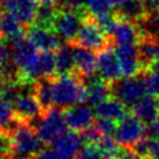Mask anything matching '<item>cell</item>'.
I'll use <instances>...</instances> for the list:
<instances>
[{"instance_id":"8fae6325","label":"cell","mask_w":159,"mask_h":159,"mask_svg":"<svg viewBox=\"0 0 159 159\" xmlns=\"http://www.w3.org/2000/svg\"><path fill=\"white\" fill-rule=\"evenodd\" d=\"M116 53L125 77L138 76L144 71L137 45H116Z\"/></svg>"},{"instance_id":"f35d334b","label":"cell","mask_w":159,"mask_h":159,"mask_svg":"<svg viewBox=\"0 0 159 159\" xmlns=\"http://www.w3.org/2000/svg\"><path fill=\"white\" fill-rule=\"evenodd\" d=\"M117 159H140V157L137 155L130 148H123L122 153L119 154Z\"/></svg>"},{"instance_id":"d6a6232c","label":"cell","mask_w":159,"mask_h":159,"mask_svg":"<svg viewBox=\"0 0 159 159\" xmlns=\"http://www.w3.org/2000/svg\"><path fill=\"white\" fill-rule=\"evenodd\" d=\"M75 159H103V155L97 143H86Z\"/></svg>"},{"instance_id":"7c38bea8","label":"cell","mask_w":159,"mask_h":159,"mask_svg":"<svg viewBox=\"0 0 159 159\" xmlns=\"http://www.w3.org/2000/svg\"><path fill=\"white\" fill-rule=\"evenodd\" d=\"M143 32L144 29L142 25L117 17L111 37L116 45H137L142 39Z\"/></svg>"},{"instance_id":"484cf974","label":"cell","mask_w":159,"mask_h":159,"mask_svg":"<svg viewBox=\"0 0 159 159\" xmlns=\"http://www.w3.org/2000/svg\"><path fill=\"white\" fill-rule=\"evenodd\" d=\"M57 11H58V9L56 7L55 2L53 4L41 2L39 9H37V12H36L34 25L53 30V21H55V17L57 15Z\"/></svg>"},{"instance_id":"f1b7e54d","label":"cell","mask_w":159,"mask_h":159,"mask_svg":"<svg viewBox=\"0 0 159 159\" xmlns=\"http://www.w3.org/2000/svg\"><path fill=\"white\" fill-rule=\"evenodd\" d=\"M84 5L88 12L93 16L108 14L114 6L111 0H84Z\"/></svg>"},{"instance_id":"8d00e7d4","label":"cell","mask_w":159,"mask_h":159,"mask_svg":"<svg viewBox=\"0 0 159 159\" xmlns=\"http://www.w3.org/2000/svg\"><path fill=\"white\" fill-rule=\"evenodd\" d=\"M149 17L159 16V0H142Z\"/></svg>"},{"instance_id":"5b68a950","label":"cell","mask_w":159,"mask_h":159,"mask_svg":"<svg viewBox=\"0 0 159 159\" xmlns=\"http://www.w3.org/2000/svg\"><path fill=\"white\" fill-rule=\"evenodd\" d=\"M14 140L15 153L35 157L40 150H42L43 142L39 137L35 127L29 122H20L15 130L11 133Z\"/></svg>"},{"instance_id":"7402d4cb","label":"cell","mask_w":159,"mask_h":159,"mask_svg":"<svg viewBox=\"0 0 159 159\" xmlns=\"http://www.w3.org/2000/svg\"><path fill=\"white\" fill-rule=\"evenodd\" d=\"M53 77H43L35 82L34 94L36 96L37 101L42 106L43 111H47L55 107L53 103Z\"/></svg>"},{"instance_id":"ab89813d","label":"cell","mask_w":159,"mask_h":159,"mask_svg":"<svg viewBox=\"0 0 159 159\" xmlns=\"http://www.w3.org/2000/svg\"><path fill=\"white\" fill-rule=\"evenodd\" d=\"M149 159H159V139H154Z\"/></svg>"},{"instance_id":"30bf717a","label":"cell","mask_w":159,"mask_h":159,"mask_svg":"<svg viewBox=\"0 0 159 159\" xmlns=\"http://www.w3.org/2000/svg\"><path fill=\"white\" fill-rule=\"evenodd\" d=\"M113 47V45L107 46L106 48L97 52V73L103 81L108 83L120 78L123 75L119 60Z\"/></svg>"},{"instance_id":"5bb4252c","label":"cell","mask_w":159,"mask_h":159,"mask_svg":"<svg viewBox=\"0 0 159 159\" xmlns=\"http://www.w3.org/2000/svg\"><path fill=\"white\" fill-rule=\"evenodd\" d=\"M26 36L34 42V45L41 51H57L61 47L60 36L50 29H45L37 25L26 27Z\"/></svg>"},{"instance_id":"f6af8a7d","label":"cell","mask_w":159,"mask_h":159,"mask_svg":"<svg viewBox=\"0 0 159 159\" xmlns=\"http://www.w3.org/2000/svg\"><path fill=\"white\" fill-rule=\"evenodd\" d=\"M40 2H46V4H53L56 0H39Z\"/></svg>"},{"instance_id":"9c48e42d","label":"cell","mask_w":159,"mask_h":159,"mask_svg":"<svg viewBox=\"0 0 159 159\" xmlns=\"http://www.w3.org/2000/svg\"><path fill=\"white\" fill-rule=\"evenodd\" d=\"M82 20L83 15L78 12L58 10L53 21V31L68 43L73 41V39L77 36L82 25Z\"/></svg>"},{"instance_id":"4dcf8cb0","label":"cell","mask_w":159,"mask_h":159,"mask_svg":"<svg viewBox=\"0 0 159 159\" xmlns=\"http://www.w3.org/2000/svg\"><path fill=\"white\" fill-rule=\"evenodd\" d=\"M55 5L58 10L75 11L83 16L88 14V10L86 9V5H84V0H56Z\"/></svg>"},{"instance_id":"74e56055","label":"cell","mask_w":159,"mask_h":159,"mask_svg":"<svg viewBox=\"0 0 159 159\" xmlns=\"http://www.w3.org/2000/svg\"><path fill=\"white\" fill-rule=\"evenodd\" d=\"M147 135H149L153 139H159V116L150 124H148Z\"/></svg>"},{"instance_id":"cb8c5ba5","label":"cell","mask_w":159,"mask_h":159,"mask_svg":"<svg viewBox=\"0 0 159 159\" xmlns=\"http://www.w3.org/2000/svg\"><path fill=\"white\" fill-rule=\"evenodd\" d=\"M26 29L14 15L9 12H4L1 15V22H0V37L4 40H14L16 37L22 36L26 31Z\"/></svg>"},{"instance_id":"44dd1931","label":"cell","mask_w":159,"mask_h":159,"mask_svg":"<svg viewBox=\"0 0 159 159\" xmlns=\"http://www.w3.org/2000/svg\"><path fill=\"white\" fill-rule=\"evenodd\" d=\"M125 108L127 107L120 101H118L117 98L111 96L106 101L94 106V114H96V117L109 118L116 122H120L127 114Z\"/></svg>"},{"instance_id":"ee69618b","label":"cell","mask_w":159,"mask_h":159,"mask_svg":"<svg viewBox=\"0 0 159 159\" xmlns=\"http://www.w3.org/2000/svg\"><path fill=\"white\" fill-rule=\"evenodd\" d=\"M150 67H154V68L159 70V60H157V61H155V62H154V63H153V65H152Z\"/></svg>"},{"instance_id":"603a6c76","label":"cell","mask_w":159,"mask_h":159,"mask_svg":"<svg viewBox=\"0 0 159 159\" xmlns=\"http://www.w3.org/2000/svg\"><path fill=\"white\" fill-rule=\"evenodd\" d=\"M76 65H75V56H73V47L67 45H61V47L56 51V73L60 75H68L75 73Z\"/></svg>"},{"instance_id":"d6986e66","label":"cell","mask_w":159,"mask_h":159,"mask_svg":"<svg viewBox=\"0 0 159 159\" xmlns=\"http://www.w3.org/2000/svg\"><path fill=\"white\" fill-rule=\"evenodd\" d=\"M71 46L73 47V56L76 65L75 73H77L80 77L94 75L97 70V56H94L92 50L81 46H73V45Z\"/></svg>"},{"instance_id":"7a4b0ae2","label":"cell","mask_w":159,"mask_h":159,"mask_svg":"<svg viewBox=\"0 0 159 159\" xmlns=\"http://www.w3.org/2000/svg\"><path fill=\"white\" fill-rule=\"evenodd\" d=\"M68 43L73 46L86 47L96 52L106 48L107 46H116L113 39L99 27V25L96 22L94 17L89 12L83 16L82 25L80 27L77 36L73 39V41Z\"/></svg>"},{"instance_id":"e0dca14e","label":"cell","mask_w":159,"mask_h":159,"mask_svg":"<svg viewBox=\"0 0 159 159\" xmlns=\"http://www.w3.org/2000/svg\"><path fill=\"white\" fill-rule=\"evenodd\" d=\"M114 15L122 20H127L138 25H142L149 19L142 0H124L119 6H117Z\"/></svg>"},{"instance_id":"52a82bcc","label":"cell","mask_w":159,"mask_h":159,"mask_svg":"<svg viewBox=\"0 0 159 159\" xmlns=\"http://www.w3.org/2000/svg\"><path fill=\"white\" fill-rule=\"evenodd\" d=\"M39 6V0H0V9L14 15L25 27L34 25Z\"/></svg>"},{"instance_id":"bcb514c9","label":"cell","mask_w":159,"mask_h":159,"mask_svg":"<svg viewBox=\"0 0 159 159\" xmlns=\"http://www.w3.org/2000/svg\"><path fill=\"white\" fill-rule=\"evenodd\" d=\"M0 22H1V14H0Z\"/></svg>"},{"instance_id":"e575fe53","label":"cell","mask_w":159,"mask_h":159,"mask_svg":"<svg viewBox=\"0 0 159 159\" xmlns=\"http://www.w3.org/2000/svg\"><path fill=\"white\" fill-rule=\"evenodd\" d=\"M81 135H82V139L84 143H97L102 137L101 132L94 127V124L83 129L81 132Z\"/></svg>"},{"instance_id":"d4e9b609","label":"cell","mask_w":159,"mask_h":159,"mask_svg":"<svg viewBox=\"0 0 159 159\" xmlns=\"http://www.w3.org/2000/svg\"><path fill=\"white\" fill-rule=\"evenodd\" d=\"M20 120L16 117L14 104L4 98L0 99V129L9 132L10 134L19 125Z\"/></svg>"},{"instance_id":"8992f818","label":"cell","mask_w":159,"mask_h":159,"mask_svg":"<svg viewBox=\"0 0 159 159\" xmlns=\"http://www.w3.org/2000/svg\"><path fill=\"white\" fill-rule=\"evenodd\" d=\"M145 134H147L145 124L133 113L130 114L127 113L125 117L120 122H118L114 138L123 148H130Z\"/></svg>"},{"instance_id":"f546056e","label":"cell","mask_w":159,"mask_h":159,"mask_svg":"<svg viewBox=\"0 0 159 159\" xmlns=\"http://www.w3.org/2000/svg\"><path fill=\"white\" fill-rule=\"evenodd\" d=\"M153 143H154V139L145 134L142 139H139L137 143H134L130 147V149L137 155H139L140 159H149L150 153H152V148H153Z\"/></svg>"},{"instance_id":"ac0fdd59","label":"cell","mask_w":159,"mask_h":159,"mask_svg":"<svg viewBox=\"0 0 159 159\" xmlns=\"http://www.w3.org/2000/svg\"><path fill=\"white\" fill-rule=\"evenodd\" d=\"M83 139L82 135L80 133H77L76 130H70V132H65L62 135H60L53 143V148L62 154L63 157L68 158V159H75L76 155L78 154V152L82 149V144H83Z\"/></svg>"},{"instance_id":"2e32d148","label":"cell","mask_w":159,"mask_h":159,"mask_svg":"<svg viewBox=\"0 0 159 159\" xmlns=\"http://www.w3.org/2000/svg\"><path fill=\"white\" fill-rule=\"evenodd\" d=\"M137 47L144 70L149 68L157 60H159V39L153 32L144 30Z\"/></svg>"},{"instance_id":"d590c367","label":"cell","mask_w":159,"mask_h":159,"mask_svg":"<svg viewBox=\"0 0 159 159\" xmlns=\"http://www.w3.org/2000/svg\"><path fill=\"white\" fill-rule=\"evenodd\" d=\"M34 159H68V158H66L62 154H60L55 148H52V149L46 148V149L40 150L34 157Z\"/></svg>"},{"instance_id":"60d3db41","label":"cell","mask_w":159,"mask_h":159,"mask_svg":"<svg viewBox=\"0 0 159 159\" xmlns=\"http://www.w3.org/2000/svg\"><path fill=\"white\" fill-rule=\"evenodd\" d=\"M6 159H34V157H26V155L19 154V153H14L9 158H6Z\"/></svg>"},{"instance_id":"4fadbf2b","label":"cell","mask_w":159,"mask_h":159,"mask_svg":"<svg viewBox=\"0 0 159 159\" xmlns=\"http://www.w3.org/2000/svg\"><path fill=\"white\" fill-rule=\"evenodd\" d=\"M63 113L67 127L76 132H82L83 129L93 125L94 123V111L81 103L63 109Z\"/></svg>"},{"instance_id":"ffe728a7","label":"cell","mask_w":159,"mask_h":159,"mask_svg":"<svg viewBox=\"0 0 159 159\" xmlns=\"http://www.w3.org/2000/svg\"><path fill=\"white\" fill-rule=\"evenodd\" d=\"M132 113L144 124H150L159 116V97L144 96L132 108Z\"/></svg>"},{"instance_id":"b9f144b4","label":"cell","mask_w":159,"mask_h":159,"mask_svg":"<svg viewBox=\"0 0 159 159\" xmlns=\"http://www.w3.org/2000/svg\"><path fill=\"white\" fill-rule=\"evenodd\" d=\"M5 86H6V78H5L2 75H0V97H2Z\"/></svg>"},{"instance_id":"ba28073f","label":"cell","mask_w":159,"mask_h":159,"mask_svg":"<svg viewBox=\"0 0 159 159\" xmlns=\"http://www.w3.org/2000/svg\"><path fill=\"white\" fill-rule=\"evenodd\" d=\"M16 117L20 122L31 123L35 119H39L43 113V108L37 101L34 91H22L12 102Z\"/></svg>"},{"instance_id":"836d02e7","label":"cell","mask_w":159,"mask_h":159,"mask_svg":"<svg viewBox=\"0 0 159 159\" xmlns=\"http://www.w3.org/2000/svg\"><path fill=\"white\" fill-rule=\"evenodd\" d=\"M94 127L101 132L102 135H112L117 130V122L109 118H102V117H96L94 119Z\"/></svg>"},{"instance_id":"1f68e13d","label":"cell","mask_w":159,"mask_h":159,"mask_svg":"<svg viewBox=\"0 0 159 159\" xmlns=\"http://www.w3.org/2000/svg\"><path fill=\"white\" fill-rule=\"evenodd\" d=\"M15 153L14 140L9 132L0 129V159H6Z\"/></svg>"},{"instance_id":"6da1fadb","label":"cell","mask_w":159,"mask_h":159,"mask_svg":"<svg viewBox=\"0 0 159 159\" xmlns=\"http://www.w3.org/2000/svg\"><path fill=\"white\" fill-rule=\"evenodd\" d=\"M87 101V91L82 78L77 73L53 77V103L61 109Z\"/></svg>"},{"instance_id":"7bdbcfd3","label":"cell","mask_w":159,"mask_h":159,"mask_svg":"<svg viewBox=\"0 0 159 159\" xmlns=\"http://www.w3.org/2000/svg\"><path fill=\"white\" fill-rule=\"evenodd\" d=\"M111 1H112V4H113L116 7H117V6H119V5H120V4H122L124 0H111Z\"/></svg>"},{"instance_id":"83f0119b","label":"cell","mask_w":159,"mask_h":159,"mask_svg":"<svg viewBox=\"0 0 159 159\" xmlns=\"http://www.w3.org/2000/svg\"><path fill=\"white\" fill-rule=\"evenodd\" d=\"M142 76L145 82L147 92L152 96L159 97V70L149 67L142 72Z\"/></svg>"},{"instance_id":"9a60e30c","label":"cell","mask_w":159,"mask_h":159,"mask_svg":"<svg viewBox=\"0 0 159 159\" xmlns=\"http://www.w3.org/2000/svg\"><path fill=\"white\" fill-rule=\"evenodd\" d=\"M87 91V102L91 106H97L101 102L106 101L111 97V88L109 83L103 81L99 76L91 75L81 77Z\"/></svg>"},{"instance_id":"3957f363","label":"cell","mask_w":159,"mask_h":159,"mask_svg":"<svg viewBox=\"0 0 159 159\" xmlns=\"http://www.w3.org/2000/svg\"><path fill=\"white\" fill-rule=\"evenodd\" d=\"M109 88L111 96L120 101L127 108H132L148 93L142 73L138 76L118 78L109 83Z\"/></svg>"},{"instance_id":"277c9868","label":"cell","mask_w":159,"mask_h":159,"mask_svg":"<svg viewBox=\"0 0 159 159\" xmlns=\"http://www.w3.org/2000/svg\"><path fill=\"white\" fill-rule=\"evenodd\" d=\"M66 119L63 109L58 107H52L37 119V124L35 127L39 137L43 143H53L60 135L66 132Z\"/></svg>"},{"instance_id":"4316f807","label":"cell","mask_w":159,"mask_h":159,"mask_svg":"<svg viewBox=\"0 0 159 159\" xmlns=\"http://www.w3.org/2000/svg\"><path fill=\"white\" fill-rule=\"evenodd\" d=\"M97 145L102 152L103 159H117L123 150V147L111 135H102L97 142Z\"/></svg>"}]
</instances>
